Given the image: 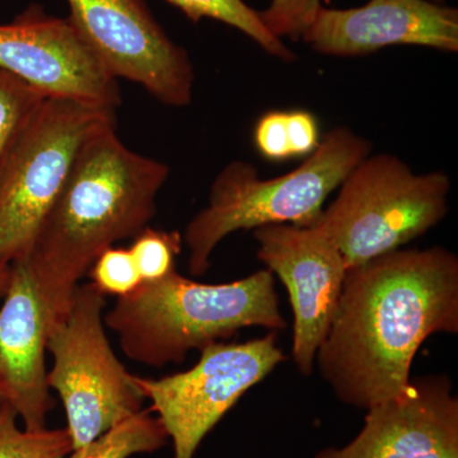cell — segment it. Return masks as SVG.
Listing matches in <instances>:
<instances>
[{"instance_id": "cell-6", "label": "cell", "mask_w": 458, "mask_h": 458, "mask_svg": "<svg viewBox=\"0 0 458 458\" xmlns=\"http://www.w3.org/2000/svg\"><path fill=\"white\" fill-rule=\"evenodd\" d=\"M339 188L318 223L351 269L436 227L448 212L451 180L442 171L415 174L399 157L382 153L366 157Z\"/></svg>"}, {"instance_id": "cell-22", "label": "cell", "mask_w": 458, "mask_h": 458, "mask_svg": "<svg viewBox=\"0 0 458 458\" xmlns=\"http://www.w3.org/2000/svg\"><path fill=\"white\" fill-rule=\"evenodd\" d=\"M254 138L256 148L265 158L276 162L293 158L289 146L285 111L265 114L256 123Z\"/></svg>"}, {"instance_id": "cell-7", "label": "cell", "mask_w": 458, "mask_h": 458, "mask_svg": "<svg viewBox=\"0 0 458 458\" xmlns=\"http://www.w3.org/2000/svg\"><path fill=\"white\" fill-rule=\"evenodd\" d=\"M105 294L92 283L78 285L68 313L47 337L54 358L47 384L64 405L73 450L143 410L135 376L117 360L105 333Z\"/></svg>"}, {"instance_id": "cell-4", "label": "cell", "mask_w": 458, "mask_h": 458, "mask_svg": "<svg viewBox=\"0 0 458 458\" xmlns=\"http://www.w3.org/2000/svg\"><path fill=\"white\" fill-rule=\"evenodd\" d=\"M370 150L369 140L339 126L324 135L302 165L282 176L262 179L258 168L246 161L225 165L214 180L207 207L188 223L182 234L191 276L207 273L216 247L236 231L269 225H316L328 195Z\"/></svg>"}, {"instance_id": "cell-9", "label": "cell", "mask_w": 458, "mask_h": 458, "mask_svg": "<svg viewBox=\"0 0 458 458\" xmlns=\"http://www.w3.org/2000/svg\"><path fill=\"white\" fill-rule=\"evenodd\" d=\"M72 25L108 73L140 84L168 106H188L195 72L144 0H66Z\"/></svg>"}, {"instance_id": "cell-2", "label": "cell", "mask_w": 458, "mask_h": 458, "mask_svg": "<svg viewBox=\"0 0 458 458\" xmlns=\"http://www.w3.org/2000/svg\"><path fill=\"white\" fill-rule=\"evenodd\" d=\"M168 176L167 165L126 147L117 137L116 125L83 144L64 188L22 258L51 327L65 318L78 283L98 255L148 227Z\"/></svg>"}, {"instance_id": "cell-20", "label": "cell", "mask_w": 458, "mask_h": 458, "mask_svg": "<svg viewBox=\"0 0 458 458\" xmlns=\"http://www.w3.org/2000/svg\"><path fill=\"white\" fill-rule=\"evenodd\" d=\"M92 284L105 295L117 298L131 294L143 283L129 249L108 247L90 265Z\"/></svg>"}, {"instance_id": "cell-25", "label": "cell", "mask_w": 458, "mask_h": 458, "mask_svg": "<svg viewBox=\"0 0 458 458\" xmlns=\"http://www.w3.org/2000/svg\"><path fill=\"white\" fill-rule=\"evenodd\" d=\"M5 403L4 394H3L2 390H0V405Z\"/></svg>"}, {"instance_id": "cell-13", "label": "cell", "mask_w": 458, "mask_h": 458, "mask_svg": "<svg viewBox=\"0 0 458 458\" xmlns=\"http://www.w3.org/2000/svg\"><path fill=\"white\" fill-rule=\"evenodd\" d=\"M301 38L330 56L367 55L394 45L457 53L458 11L432 0H369L346 9L321 5Z\"/></svg>"}, {"instance_id": "cell-15", "label": "cell", "mask_w": 458, "mask_h": 458, "mask_svg": "<svg viewBox=\"0 0 458 458\" xmlns=\"http://www.w3.org/2000/svg\"><path fill=\"white\" fill-rule=\"evenodd\" d=\"M179 8L192 22H199L204 18L218 21L225 25L233 27L247 38L254 40L262 50L271 56L278 57L283 62L295 60L293 51L286 47L285 42L274 36L264 25L260 12L250 7L245 0H165Z\"/></svg>"}, {"instance_id": "cell-10", "label": "cell", "mask_w": 458, "mask_h": 458, "mask_svg": "<svg viewBox=\"0 0 458 458\" xmlns=\"http://www.w3.org/2000/svg\"><path fill=\"white\" fill-rule=\"evenodd\" d=\"M258 259L276 274L293 311L292 358L303 376L312 375L316 354L335 315L345 261L321 225H269L255 229Z\"/></svg>"}, {"instance_id": "cell-26", "label": "cell", "mask_w": 458, "mask_h": 458, "mask_svg": "<svg viewBox=\"0 0 458 458\" xmlns=\"http://www.w3.org/2000/svg\"><path fill=\"white\" fill-rule=\"evenodd\" d=\"M432 2L439 3V4H445V0H432Z\"/></svg>"}, {"instance_id": "cell-5", "label": "cell", "mask_w": 458, "mask_h": 458, "mask_svg": "<svg viewBox=\"0 0 458 458\" xmlns=\"http://www.w3.org/2000/svg\"><path fill=\"white\" fill-rule=\"evenodd\" d=\"M114 111L47 98L30 117L0 164V267L25 258L83 144L116 125Z\"/></svg>"}, {"instance_id": "cell-3", "label": "cell", "mask_w": 458, "mask_h": 458, "mask_svg": "<svg viewBox=\"0 0 458 458\" xmlns=\"http://www.w3.org/2000/svg\"><path fill=\"white\" fill-rule=\"evenodd\" d=\"M129 360L162 369L180 364L191 351L223 342L247 327L285 330L270 270L223 284H204L176 270L141 283L104 315Z\"/></svg>"}, {"instance_id": "cell-18", "label": "cell", "mask_w": 458, "mask_h": 458, "mask_svg": "<svg viewBox=\"0 0 458 458\" xmlns=\"http://www.w3.org/2000/svg\"><path fill=\"white\" fill-rule=\"evenodd\" d=\"M45 98L38 89L0 69V164Z\"/></svg>"}, {"instance_id": "cell-8", "label": "cell", "mask_w": 458, "mask_h": 458, "mask_svg": "<svg viewBox=\"0 0 458 458\" xmlns=\"http://www.w3.org/2000/svg\"><path fill=\"white\" fill-rule=\"evenodd\" d=\"M285 358L271 331L245 343L210 344L192 369L135 381L174 443V458H194L205 436Z\"/></svg>"}, {"instance_id": "cell-24", "label": "cell", "mask_w": 458, "mask_h": 458, "mask_svg": "<svg viewBox=\"0 0 458 458\" xmlns=\"http://www.w3.org/2000/svg\"><path fill=\"white\" fill-rule=\"evenodd\" d=\"M9 279H11V265H3L0 267V302L7 293Z\"/></svg>"}, {"instance_id": "cell-23", "label": "cell", "mask_w": 458, "mask_h": 458, "mask_svg": "<svg viewBox=\"0 0 458 458\" xmlns=\"http://www.w3.org/2000/svg\"><path fill=\"white\" fill-rule=\"evenodd\" d=\"M286 129L292 157L311 155L318 147V120L309 111L295 110L286 113Z\"/></svg>"}, {"instance_id": "cell-1", "label": "cell", "mask_w": 458, "mask_h": 458, "mask_svg": "<svg viewBox=\"0 0 458 458\" xmlns=\"http://www.w3.org/2000/svg\"><path fill=\"white\" fill-rule=\"evenodd\" d=\"M436 334H458V258L442 246L394 250L346 271L315 366L337 400L367 411L406 390Z\"/></svg>"}, {"instance_id": "cell-16", "label": "cell", "mask_w": 458, "mask_h": 458, "mask_svg": "<svg viewBox=\"0 0 458 458\" xmlns=\"http://www.w3.org/2000/svg\"><path fill=\"white\" fill-rule=\"evenodd\" d=\"M167 441V432L159 419L141 410L98 438L75 448L65 458H131L161 450Z\"/></svg>"}, {"instance_id": "cell-21", "label": "cell", "mask_w": 458, "mask_h": 458, "mask_svg": "<svg viewBox=\"0 0 458 458\" xmlns=\"http://www.w3.org/2000/svg\"><path fill=\"white\" fill-rule=\"evenodd\" d=\"M321 5L319 0H271L269 7L260 12V17L280 40H300Z\"/></svg>"}, {"instance_id": "cell-12", "label": "cell", "mask_w": 458, "mask_h": 458, "mask_svg": "<svg viewBox=\"0 0 458 458\" xmlns=\"http://www.w3.org/2000/svg\"><path fill=\"white\" fill-rule=\"evenodd\" d=\"M315 458H458V399L450 377L411 378L400 396L367 410L352 441Z\"/></svg>"}, {"instance_id": "cell-17", "label": "cell", "mask_w": 458, "mask_h": 458, "mask_svg": "<svg viewBox=\"0 0 458 458\" xmlns=\"http://www.w3.org/2000/svg\"><path fill=\"white\" fill-rule=\"evenodd\" d=\"M7 403L0 405V458H65L73 451L65 429H21Z\"/></svg>"}, {"instance_id": "cell-11", "label": "cell", "mask_w": 458, "mask_h": 458, "mask_svg": "<svg viewBox=\"0 0 458 458\" xmlns=\"http://www.w3.org/2000/svg\"><path fill=\"white\" fill-rule=\"evenodd\" d=\"M0 69L45 98L77 99L116 110L119 82L89 50L69 18L26 9L0 25Z\"/></svg>"}, {"instance_id": "cell-19", "label": "cell", "mask_w": 458, "mask_h": 458, "mask_svg": "<svg viewBox=\"0 0 458 458\" xmlns=\"http://www.w3.org/2000/svg\"><path fill=\"white\" fill-rule=\"evenodd\" d=\"M182 234L146 227L134 236L131 252L143 283L157 282L176 270V258L182 249Z\"/></svg>"}, {"instance_id": "cell-14", "label": "cell", "mask_w": 458, "mask_h": 458, "mask_svg": "<svg viewBox=\"0 0 458 458\" xmlns=\"http://www.w3.org/2000/svg\"><path fill=\"white\" fill-rule=\"evenodd\" d=\"M51 324L23 259L12 262L0 304V390L27 430L47 429L51 409L47 352Z\"/></svg>"}]
</instances>
